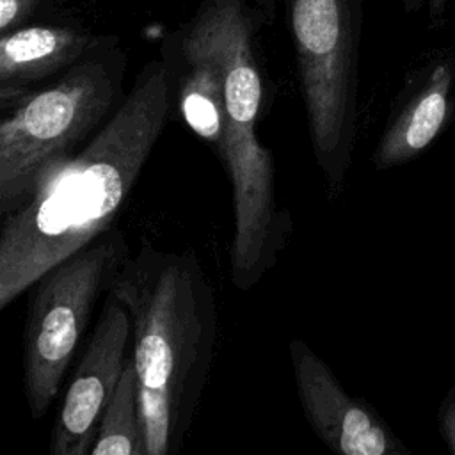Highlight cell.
I'll use <instances>...</instances> for the list:
<instances>
[{"instance_id": "1", "label": "cell", "mask_w": 455, "mask_h": 455, "mask_svg": "<svg viewBox=\"0 0 455 455\" xmlns=\"http://www.w3.org/2000/svg\"><path fill=\"white\" fill-rule=\"evenodd\" d=\"M172 105L164 59L148 60L112 117L76 153L44 169L28 199L2 217L0 309L114 226Z\"/></svg>"}, {"instance_id": "2", "label": "cell", "mask_w": 455, "mask_h": 455, "mask_svg": "<svg viewBox=\"0 0 455 455\" xmlns=\"http://www.w3.org/2000/svg\"><path fill=\"white\" fill-rule=\"evenodd\" d=\"M132 318V364L146 455H181L217 345L215 290L192 251L142 245L110 290Z\"/></svg>"}, {"instance_id": "3", "label": "cell", "mask_w": 455, "mask_h": 455, "mask_svg": "<svg viewBox=\"0 0 455 455\" xmlns=\"http://www.w3.org/2000/svg\"><path fill=\"white\" fill-rule=\"evenodd\" d=\"M196 11L210 32L224 82L228 137L220 162L231 183L235 213L229 277L238 291H249L275 267L293 229L288 210L275 199L272 151L258 139L263 100L258 12L249 0H201Z\"/></svg>"}, {"instance_id": "4", "label": "cell", "mask_w": 455, "mask_h": 455, "mask_svg": "<svg viewBox=\"0 0 455 455\" xmlns=\"http://www.w3.org/2000/svg\"><path fill=\"white\" fill-rule=\"evenodd\" d=\"M128 53L116 36L92 48L48 87L0 121V213L20 208L52 164L76 153L126 98Z\"/></svg>"}, {"instance_id": "5", "label": "cell", "mask_w": 455, "mask_h": 455, "mask_svg": "<svg viewBox=\"0 0 455 455\" xmlns=\"http://www.w3.org/2000/svg\"><path fill=\"white\" fill-rule=\"evenodd\" d=\"M315 162L343 194L357 135L363 0H284Z\"/></svg>"}, {"instance_id": "6", "label": "cell", "mask_w": 455, "mask_h": 455, "mask_svg": "<svg viewBox=\"0 0 455 455\" xmlns=\"http://www.w3.org/2000/svg\"><path fill=\"white\" fill-rule=\"evenodd\" d=\"M132 254L124 231L112 226L36 283L23 332V387L34 419L60 393L94 304L112 290Z\"/></svg>"}, {"instance_id": "7", "label": "cell", "mask_w": 455, "mask_h": 455, "mask_svg": "<svg viewBox=\"0 0 455 455\" xmlns=\"http://www.w3.org/2000/svg\"><path fill=\"white\" fill-rule=\"evenodd\" d=\"M132 352V318L108 291L55 416L50 455H89Z\"/></svg>"}, {"instance_id": "8", "label": "cell", "mask_w": 455, "mask_h": 455, "mask_svg": "<svg viewBox=\"0 0 455 455\" xmlns=\"http://www.w3.org/2000/svg\"><path fill=\"white\" fill-rule=\"evenodd\" d=\"M288 352L304 416L334 455H411L377 411L350 395L304 339L293 338Z\"/></svg>"}, {"instance_id": "9", "label": "cell", "mask_w": 455, "mask_h": 455, "mask_svg": "<svg viewBox=\"0 0 455 455\" xmlns=\"http://www.w3.org/2000/svg\"><path fill=\"white\" fill-rule=\"evenodd\" d=\"M87 28L32 23L0 36V110L21 105L37 84L75 66L98 41Z\"/></svg>"}, {"instance_id": "10", "label": "cell", "mask_w": 455, "mask_h": 455, "mask_svg": "<svg viewBox=\"0 0 455 455\" xmlns=\"http://www.w3.org/2000/svg\"><path fill=\"white\" fill-rule=\"evenodd\" d=\"M455 64L441 59L425 75L409 100L386 126L375 153L373 165L386 171L421 155L441 133L450 114Z\"/></svg>"}, {"instance_id": "11", "label": "cell", "mask_w": 455, "mask_h": 455, "mask_svg": "<svg viewBox=\"0 0 455 455\" xmlns=\"http://www.w3.org/2000/svg\"><path fill=\"white\" fill-rule=\"evenodd\" d=\"M89 455H146L139 427L137 384L132 357L126 361L116 395Z\"/></svg>"}, {"instance_id": "12", "label": "cell", "mask_w": 455, "mask_h": 455, "mask_svg": "<svg viewBox=\"0 0 455 455\" xmlns=\"http://www.w3.org/2000/svg\"><path fill=\"white\" fill-rule=\"evenodd\" d=\"M68 0H0V36L37 23Z\"/></svg>"}, {"instance_id": "13", "label": "cell", "mask_w": 455, "mask_h": 455, "mask_svg": "<svg viewBox=\"0 0 455 455\" xmlns=\"http://www.w3.org/2000/svg\"><path fill=\"white\" fill-rule=\"evenodd\" d=\"M439 428L451 455H455V382L439 407Z\"/></svg>"}, {"instance_id": "14", "label": "cell", "mask_w": 455, "mask_h": 455, "mask_svg": "<svg viewBox=\"0 0 455 455\" xmlns=\"http://www.w3.org/2000/svg\"><path fill=\"white\" fill-rule=\"evenodd\" d=\"M403 2L409 5V9H418L421 5H427L432 21L443 18L446 4H448V0H403Z\"/></svg>"}]
</instances>
